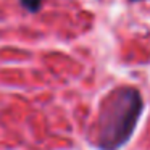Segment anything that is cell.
<instances>
[{
    "label": "cell",
    "instance_id": "1",
    "mask_svg": "<svg viewBox=\"0 0 150 150\" xmlns=\"http://www.w3.org/2000/svg\"><path fill=\"white\" fill-rule=\"evenodd\" d=\"M144 110V98L136 87L123 86L108 94L98 116L97 145L100 150H120L132 137Z\"/></svg>",
    "mask_w": 150,
    "mask_h": 150
},
{
    "label": "cell",
    "instance_id": "2",
    "mask_svg": "<svg viewBox=\"0 0 150 150\" xmlns=\"http://www.w3.org/2000/svg\"><path fill=\"white\" fill-rule=\"evenodd\" d=\"M20 4L23 5L26 10H29V11H37L40 7H42V0H20Z\"/></svg>",
    "mask_w": 150,
    "mask_h": 150
},
{
    "label": "cell",
    "instance_id": "3",
    "mask_svg": "<svg viewBox=\"0 0 150 150\" xmlns=\"http://www.w3.org/2000/svg\"><path fill=\"white\" fill-rule=\"evenodd\" d=\"M129 2H139V0H129Z\"/></svg>",
    "mask_w": 150,
    "mask_h": 150
}]
</instances>
